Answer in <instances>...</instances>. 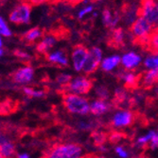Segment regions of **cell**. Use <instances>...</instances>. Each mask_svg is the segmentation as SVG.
Segmentation results:
<instances>
[{
  "label": "cell",
  "instance_id": "1",
  "mask_svg": "<svg viewBox=\"0 0 158 158\" xmlns=\"http://www.w3.org/2000/svg\"><path fill=\"white\" fill-rule=\"evenodd\" d=\"M83 152V146L78 143L55 144L47 150L40 158H78Z\"/></svg>",
  "mask_w": 158,
  "mask_h": 158
},
{
  "label": "cell",
  "instance_id": "2",
  "mask_svg": "<svg viewBox=\"0 0 158 158\" xmlns=\"http://www.w3.org/2000/svg\"><path fill=\"white\" fill-rule=\"evenodd\" d=\"M153 27L140 16H138L135 21L132 24L130 32L134 40V42L141 45H147L149 38L153 31Z\"/></svg>",
  "mask_w": 158,
  "mask_h": 158
},
{
  "label": "cell",
  "instance_id": "3",
  "mask_svg": "<svg viewBox=\"0 0 158 158\" xmlns=\"http://www.w3.org/2000/svg\"><path fill=\"white\" fill-rule=\"evenodd\" d=\"M63 106L70 113L76 114H87L90 111V106L88 100L72 93H65L62 95Z\"/></svg>",
  "mask_w": 158,
  "mask_h": 158
},
{
  "label": "cell",
  "instance_id": "4",
  "mask_svg": "<svg viewBox=\"0 0 158 158\" xmlns=\"http://www.w3.org/2000/svg\"><path fill=\"white\" fill-rule=\"evenodd\" d=\"M137 12L153 28L158 27V0H141V7Z\"/></svg>",
  "mask_w": 158,
  "mask_h": 158
},
{
  "label": "cell",
  "instance_id": "5",
  "mask_svg": "<svg viewBox=\"0 0 158 158\" xmlns=\"http://www.w3.org/2000/svg\"><path fill=\"white\" fill-rule=\"evenodd\" d=\"M93 85L94 82L91 78L80 76L74 79L72 82L70 81L67 85L62 86L61 91L62 94H65L66 91H71L78 94H86L92 89Z\"/></svg>",
  "mask_w": 158,
  "mask_h": 158
},
{
  "label": "cell",
  "instance_id": "6",
  "mask_svg": "<svg viewBox=\"0 0 158 158\" xmlns=\"http://www.w3.org/2000/svg\"><path fill=\"white\" fill-rule=\"evenodd\" d=\"M31 6L27 3H20L14 7L9 15L10 21L13 24H29Z\"/></svg>",
  "mask_w": 158,
  "mask_h": 158
},
{
  "label": "cell",
  "instance_id": "7",
  "mask_svg": "<svg viewBox=\"0 0 158 158\" xmlns=\"http://www.w3.org/2000/svg\"><path fill=\"white\" fill-rule=\"evenodd\" d=\"M102 60V51L98 47H93L91 50L88 51L86 59L83 66V70L84 73L86 74L94 73L97 70V68L100 67Z\"/></svg>",
  "mask_w": 158,
  "mask_h": 158
},
{
  "label": "cell",
  "instance_id": "8",
  "mask_svg": "<svg viewBox=\"0 0 158 158\" xmlns=\"http://www.w3.org/2000/svg\"><path fill=\"white\" fill-rule=\"evenodd\" d=\"M134 122V114L130 109H120L115 113L112 118V125L114 128L121 129L131 126Z\"/></svg>",
  "mask_w": 158,
  "mask_h": 158
},
{
  "label": "cell",
  "instance_id": "9",
  "mask_svg": "<svg viewBox=\"0 0 158 158\" xmlns=\"http://www.w3.org/2000/svg\"><path fill=\"white\" fill-rule=\"evenodd\" d=\"M143 59L139 54L135 52H127L120 56V64L125 71H133L139 67Z\"/></svg>",
  "mask_w": 158,
  "mask_h": 158
},
{
  "label": "cell",
  "instance_id": "10",
  "mask_svg": "<svg viewBox=\"0 0 158 158\" xmlns=\"http://www.w3.org/2000/svg\"><path fill=\"white\" fill-rule=\"evenodd\" d=\"M88 54V49L84 44H76L72 50V60L74 68L77 72L83 69L84 63Z\"/></svg>",
  "mask_w": 158,
  "mask_h": 158
},
{
  "label": "cell",
  "instance_id": "11",
  "mask_svg": "<svg viewBox=\"0 0 158 158\" xmlns=\"http://www.w3.org/2000/svg\"><path fill=\"white\" fill-rule=\"evenodd\" d=\"M33 77V69L30 67L19 68L10 74L11 80L14 83L25 84L29 83Z\"/></svg>",
  "mask_w": 158,
  "mask_h": 158
},
{
  "label": "cell",
  "instance_id": "12",
  "mask_svg": "<svg viewBox=\"0 0 158 158\" xmlns=\"http://www.w3.org/2000/svg\"><path fill=\"white\" fill-rule=\"evenodd\" d=\"M120 78L123 81L124 87L128 89H134L139 84L140 77L133 71H123L120 74Z\"/></svg>",
  "mask_w": 158,
  "mask_h": 158
},
{
  "label": "cell",
  "instance_id": "13",
  "mask_svg": "<svg viewBox=\"0 0 158 158\" xmlns=\"http://www.w3.org/2000/svg\"><path fill=\"white\" fill-rule=\"evenodd\" d=\"M139 82L146 88H151L158 84V68L147 70Z\"/></svg>",
  "mask_w": 158,
  "mask_h": 158
},
{
  "label": "cell",
  "instance_id": "14",
  "mask_svg": "<svg viewBox=\"0 0 158 158\" xmlns=\"http://www.w3.org/2000/svg\"><path fill=\"white\" fill-rule=\"evenodd\" d=\"M0 154L3 158H12L15 155L14 145L3 135H0Z\"/></svg>",
  "mask_w": 158,
  "mask_h": 158
},
{
  "label": "cell",
  "instance_id": "15",
  "mask_svg": "<svg viewBox=\"0 0 158 158\" xmlns=\"http://www.w3.org/2000/svg\"><path fill=\"white\" fill-rule=\"evenodd\" d=\"M108 44L115 48H120L124 45V33L122 28L118 27L112 30L108 40Z\"/></svg>",
  "mask_w": 158,
  "mask_h": 158
},
{
  "label": "cell",
  "instance_id": "16",
  "mask_svg": "<svg viewBox=\"0 0 158 158\" xmlns=\"http://www.w3.org/2000/svg\"><path fill=\"white\" fill-rule=\"evenodd\" d=\"M46 58L48 61H50L54 64H57L59 66H67L68 65L67 54L65 50H59L50 55H46Z\"/></svg>",
  "mask_w": 158,
  "mask_h": 158
},
{
  "label": "cell",
  "instance_id": "17",
  "mask_svg": "<svg viewBox=\"0 0 158 158\" xmlns=\"http://www.w3.org/2000/svg\"><path fill=\"white\" fill-rule=\"evenodd\" d=\"M120 65V56L117 55L105 57L101 62V67L104 72H112Z\"/></svg>",
  "mask_w": 158,
  "mask_h": 158
},
{
  "label": "cell",
  "instance_id": "18",
  "mask_svg": "<svg viewBox=\"0 0 158 158\" xmlns=\"http://www.w3.org/2000/svg\"><path fill=\"white\" fill-rule=\"evenodd\" d=\"M112 105L107 103L106 101L103 100H96L94 101L91 106H90V111L92 112V114L100 116L102 114H105L106 112H108L111 109Z\"/></svg>",
  "mask_w": 158,
  "mask_h": 158
},
{
  "label": "cell",
  "instance_id": "19",
  "mask_svg": "<svg viewBox=\"0 0 158 158\" xmlns=\"http://www.w3.org/2000/svg\"><path fill=\"white\" fill-rule=\"evenodd\" d=\"M44 33L45 32L42 31V29L40 27H33V28L29 29V31H27L25 34H23L21 37V40L28 45H30L35 43L37 39L42 37L44 35Z\"/></svg>",
  "mask_w": 158,
  "mask_h": 158
},
{
  "label": "cell",
  "instance_id": "20",
  "mask_svg": "<svg viewBox=\"0 0 158 158\" xmlns=\"http://www.w3.org/2000/svg\"><path fill=\"white\" fill-rule=\"evenodd\" d=\"M56 41H57V40H56L53 36H51V35L46 36L43 41L37 44V46H36V51H37V53L47 55V51H48L51 47L54 46Z\"/></svg>",
  "mask_w": 158,
  "mask_h": 158
},
{
  "label": "cell",
  "instance_id": "21",
  "mask_svg": "<svg viewBox=\"0 0 158 158\" xmlns=\"http://www.w3.org/2000/svg\"><path fill=\"white\" fill-rule=\"evenodd\" d=\"M18 103L12 101L11 99H6L5 101L0 103V115L7 116L11 113H14L18 109Z\"/></svg>",
  "mask_w": 158,
  "mask_h": 158
},
{
  "label": "cell",
  "instance_id": "22",
  "mask_svg": "<svg viewBox=\"0 0 158 158\" xmlns=\"http://www.w3.org/2000/svg\"><path fill=\"white\" fill-rule=\"evenodd\" d=\"M120 17L117 15H115V17H113L111 11L109 9H104L102 11V22L104 24V26L108 28H113L115 27V25L117 24V21Z\"/></svg>",
  "mask_w": 158,
  "mask_h": 158
},
{
  "label": "cell",
  "instance_id": "23",
  "mask_svg": "<svg viewBox=\"0 0 158 158\" xmlns=\"http://www.w3.org/2000/svg\"><path fill=\"white\" fill-rule=\"evenodd\" d=\"M142 63L147 70L157 69L158 68V53H152L147 56L143 59Z\"/></svg>",
  "mask_w": 158,
  "mask_h": 158
},
{
  "label": "cell",
  "instance_id": "24",
  "mask_svg": "<svg viewBox=\"0 0 158 158\" xmlns=\"http://www.w3.org/2000/svg\"><path fill=\"white\" fill-rule=\"evenodd\" d=\"M94 145L97 147H102L103 144L107 141V134L102 131H94L91 134Z\"/></svg>",
  "mask_w": 158,
  "mask_h": 158
},
{
  "label": "cell",
  "instance_id": "25",
  "mask_svg": "<svg viewBox=\"0 0 158 158\" xmlns=\"http://www.w3.org/2000/svg\"><path fill=\"white\" fill-rule=\"evenodd\" d=\"M153 132H154V130H150L146 134H144V135H142L140 136H138L136 141H135V145L138 148L144 149L146 146L149 145V143H150V141L151 139V136L153 135Z\"/></svg>",
  "mask_w": 158,
  "mask_h": 158
},
{
  "label": "cell",
  "instance_id": "26",
  "mask_svg": "<svg viewBox=\"0 0 158 158\" xmlns=\"http://www.w3.org/2000/svg\"><path fill=\"white\" fill-rule=\"evenodd\" d=\"M147 46L152 53H158V27L154 28L151 32Z\"/></svg>",
  "mask_w": 158,
  "mask_h": 158
},
{
  "label": "cell",
  "instance_id": "27",
  "mask_svg": "<svg viewBox=\"0 0 158 158\" xmlns=\"http://www.w3.org/2000/svg\"><path fill=\"white\" fill-rule=\"evenodd\" d=\"M127 93L126 91L124 90V89H118L115 90V99L113 103L115 105H118V104H122L126 101L127 99Z\"/></svg>",
  "mask_w": 158,
  "mask_h": 158
},
{
  "label": "cell",
  "instance_id": "28",
  "mask_svg": "<svg viewBox=\"0 0 158 158\" xmlns=\"http://www.w3.org/2000/svg\"><path fill=\"white\" fill-rule=\"evenodd\" d=\"M23 91L29 97H43L46 94L45 90H36L31 88H24Z\"/></svg>",
  "mask_w": 158,
  "mask_h": 158
},
{
  "label": "cell",
  "instance_id": "29",
  "mask_svg": "<svg viewBox=\"0 0 158 158\" xmlns=\"http://www.w3.org/2000/svg\"><path fill=\"white\" fill-rule=\"evenodd\" d=\"M124 137L123 134L120 132H112L109 135H107V139L111 142V143H118L120 140H122V138Z\"/></svg>",
  "mask_w": 158,
  "mask_h": 158
},
{
  "label": "cell",
  "instance_id": "30",
  "mask_svg": "<svg viewBox=\"0 0 158 158\" xmlns=\"http://www.w3.org/2000/svg\"><path fill=\"white\" fill-rule=\"evenodd\" d=\"M96 93L98 97V100H103V101H106L107 99L109 98V91H108V89L103 87V86H101V87H97V89H96Z\"/></svg>",
  "mask_w": 158,
  "mask_h": 158
},
{
  "label": "cell",
  "instance_id": "31",
  "mask_svg": "<svg viewBox=\"0 0 158 158\" xmlns=\"http://www.w3.org/2000/svg\"><path fill=\"white\" fill-rule=\"evenodd\" d=\"M0 34L2 36H5V37H10L11 36V32L9 28V27L7 26L5 20L0 17Z\"/></svg>",
  "mask_w": 158,
  "mask_h": 158
},
{
  "label": "cell",
  "instance_id": "32",
  "mask_svg": "<svg viewBox=\"0 0 158 158\" xmlns=\"http://www.w3.org/2000/svg\"><path fill=\"white\" fill-rule=\"evenodd\" d=\"M149 148L151 151H156L158 150V128L156 130H154L153 135L151 136V139L149 143Z\"/></svg>",
  "mask_w": 158,
  "mask_h": 158
},
{
  "label": "cell",
  "instance_id": "33",
  "mask_svg": "<svg viewBox=\"0 0 158 158\" xmlns=\"http://www.w3.org/2000/svg\"><path fill=\"white\" fill-rule=\"evenodd\" d=\"M84 0H52V4H56L59 2H62L65 5L70 6V7H75L79 4H81Z\"/></svg>",
  "mask_w": 158,
  "mask_h": 158
},
{
  "label": "cell",
  "instance_id": "34",
  "mask_svg": "<svg viewBox=\"0 0 158 158\" xmlns=\"http://www.w3.org/2000/svg\"><path fill=\"white\" fill-rule=\"evenodd\" d=\"M72 77L68 74H60L56 77V81L57 83L61 84L62 86H65V85H67L70 81H71Z\"/></svg>",
  "mask_w": 158,
  "mask_h": 158
},
{
  "label": "cell",
  "instance_id": "35",
  "mask_svg": "<svg viewBox=\"0 0 158 158\" xmlns=\"http://www.w3.org/2000/svg\"><path fill=\"white\" fill-rule=\"evenodd\" d=\"M22 2L27 3V4L30 5L31 7H33V6L42 5V4H45V3L52 4V0H22Z\"/></svg>",
  "mask_w": 158,
  "mask_h": 158
},
{
  "label": "cell",
  "instance_id": "36",
  "mask_svg": "<svg viewBox=\"0 0 158 158\" xmlns=\"http://www.w3.org/2000/svg\"><path fill=\"white\" fill-rule=\"evenodd\" d=\"M115 152L120 158H129V152L123 146H116Z\"/></svg>",
  "mask_w": 158,
  "mask_h": 158
},
{
  "label": "cell",
  "instance_id": "37",
  "mask_svg": "<svg viewBox=\"0 0 158 158\" xmlns=\"http://www.w3.org/2000/svg\"><path fill=\"white\" fill-rule=\"evenodd\" d=\"M13 55L19 57V58H29V56L27 53H25V52H23V51H21V50H19V49L14 50V51H13Z\"/></svg>",
  "mask_w": 158,
  "mask_h": 158
},
{
  "label": "cell",
  "instance_id": "38",
  "mask_svg": "<svg viewBox=\"0 0 158 158\" xmlns=\"http://www.w3.org/2000/svg\"><path fill=\"white\" fill-rule=\"evenodd\" d=\"M92 10H93V7H87V8H85V9H84L83 10H81L80 11V13H79V18H83L84 17V15H85L86 13H88V12H90V11H92Z\"/></svg>",
  "mask_w": 158,
  "mask_h": 158
},
{
  "label": "cell",
  "instance_id": "39",
  "mask_svg": "<svg viewBox=\"0 0 158 158\" xmlns=\"http://www.w3.org/2000/svg\"><path fill=\"white\" fill-rule=\"evenodd\" d=\"M78 158H97V154L93 153V152H90V153H87V154H85L84 156L78 157Z\"/></svg>",
  "mask_w": 158,
  "mask_h": 158
},
{
  "label": "cell",
  "instance_id": "40",
  "mask_svg": "<svg viewBox=\"0 0 158 158\" xmlns=\"http://www.w3.org/2000/svg\"><path fill=\"white\" fill-rule=\"evenodd\" d=\"M17 158H29L28 154L26 153H23V154H18L17 155Z\"/></svg>",
  "mask_w": 158,
  "mask_h": 158
},
{
  "label": "cell",
  "instance_id": "41",
  "mask_svg": "<svg viewBox=\"0 0 158 158\" xmlns=\"http://www.w3.org/2000/svg\"><path fill=\"white\" fill-rule=\"evenodd\" d=\"M2 44H3V43H2V39H1V36H0V48L2 47Z\"/></svg>",
  "mask_w": 158,
  "mask_h": 158
},
{
  "label": "cell",
  "instance_id": "42",
  "mask_svg": "<svg viewBox=\"0 0 158 158\" xmlns=\"http://www.w3.org/2000/svg\"><path fill=\"white\" fill-rule=\"evenodd\" d=\"M3 53H4V51H3L2 49H0V56H1L3 55Z\"/></svg>",
  "mask_w": 158,
  "mask_h": 158
},
{
  "label": "cell",
  "instance_id": "43",
  "mask_svg": "<svg viewBox=\"0 0 158 158\" xmlns=\"http://www.w3.org/2000/svg\"><path fill=\"white\" fill-rule=\"evenodd\" d=\"M1 131H2V125L0 124V135H1Z\"/></svg>",
  "mask_w": 158,
  "mask_h": 158
},
{
  "label": "cell",
  "instance_id": "44",
  "mask_svg": "<svg viewBox=\"0 0 158 158\" xmlns=\"http://www.w3.org/2000/svg\"><path fill=\"white\" fill-rule=\"evenodd\" d=\"M97 158H104L103 156H97Z\"/></svg>",
  "mask_w": 158,
  "mask_h": 158
},
{
  "label": "cell",
  "instance_id": "45",
  "mask_svg": "<svg viewBox=\"0 0 158 158\" xmlns=\"http://www.w3.org/2000/svg\"><path fill=\"white\" fill-rule=\"evenodd\" d=\"M0 158H3V157H2V156H1V154H0Z\"/></svg>",
  "mask_w": 158,
  "mask_h": 158
}]
</instances>
